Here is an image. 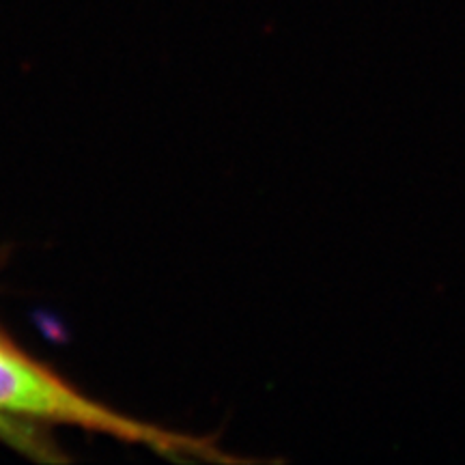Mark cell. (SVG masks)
<instances>
[{
	"mask_svg": "<svg viewBox=\"0 0 465 465\" xmlns=\"http://www.w3.org/2000/svg\"><path fill=\"white\" fill-rule=\"evenodd\" d=\"M0 440L37 459H52V449L44 435L11 416L0 414Z\"/></svg>",
	"mask_w": 465,
	"mask_h": 465,
	"instance_id": "2",
	"label": "cell"
},
{
	"mask_svg": "<svg viewBox=\"0 0 465 465\" xmlns=\"http://www.w3.org/2000/svg\"><path fill=\"white\" fill-rule=\"evenodd\" d=\"M0 414L26 416L108 433L125 441L147 444L160 452L209 455L207 441L171 433L151 424L116 414L83 392L74 391L35 360L26 358L0 334Z\"/></svg>",
	"mask_w": 465,
	"mask_h": 465,
	"instance_id": "1",
	"label": "cell"
}]
</instances>
